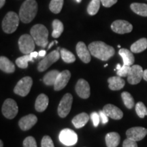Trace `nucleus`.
Here are the masks:
<instances>
[{
    "label": "nucleus",
    "mask_w": 147,
    "mask_h": 147,
    "mask_svg": "<svg viewBox=\"0 0 147 147\" xmlns=\"http://www.w3.org/2000/svg\"><path fill=\"white\" fill-rule=\"evenodd\" d=\"M121 67V65H120V64H117V69L118 70V69H119Z\"/></svg>",
    "instance_id": "obj_47"
},
{
    "label": "nucleus",
    "mask_w": 147,
    "mask_h": 147,
    "mask_svg": "<svg viewBox=\"0 0 147 147\" xmlns=\"http://www.w3.org/2000/svg\"><path fill=\"white\" fill-rule=\"evenodd\" d=\"M60 55L61 56L62 59L63 60V61H65V63H71L74 62L76 61V57H75L74 55L70 51H67L65 49H62L61 50Z\"/></svg>",
    "instance_id": "obj_30"
},
{
    "label": "nucleus",
    "mask_w": 147,
    "mask_h": 147,
    "mask_svg": "<svg viewBox=\"0 0 147 147\" xmlns=\"http://www.w3.org/2000/svg\"><path fill=\"white\" fill-rule=\"evenodd\" d=\"M71 77V73L69 70H63L61 71L57 78L54 84V89L55 91H60L65 87L68 83Z\"/></svg>",
    "instance_id": "obj_14"
},
{
    "label": "nucleus",
    "mask_w": 147,
    "mask_h": 147,
    "mask_svg": "<svg viewBox=\"0 0 147 147\" xmlns=\"http://www.w3.org/2000/svg\"><path fill=\"white\" fill-rule=\"evenodd\" d=\"M29 55H30V56L32 57V58H36L38 56V53H37V52H34H34L31 53L30 54H29Z\"/></svg>",
    "instance_id": "obj_43"
},
{
    "label": "nucleus",
    "mask_w": 147,
    "mask_h": 147,
    "mask_svg": "<svg viewBox=\"0 0 147 147\" xmlns=\"http://www.w3.org/2000/svg\"><path fill=\"white\" fill-rule=\"evenodd\" d=\"M33 84V80L31 77L25 76L20 80L14 87V92L16 95L25 97L29 94Z\"/></svg>",
    "instance_id": "obj_6"
},
{
    "label": "nucleus",
    "mask_w": 147,
    "mask_h": 147,
    "mask_svg": "<svg viewBox=\"0 0 147 147\" xmlns=\"http://www.w3.org/2000/svg\"><path fill=\"white\" fill-rule=\"evenodd\" d=\"M73 97L70 93H66L63 97L58 106V115L61 118H65L70 112Z\"/></svg>",
    "instance_id": "obj_8"
},
{
    "label": "nucleus",
    "mask_w": 147,
    "mask_h": 147,
    "mask_svg": "<svg viewBox=\"0 0 147 147\" xmlns=\"http://www.w3.org/2000/svg\"><path fill=\"white\" fill-rule=\"evenodd\" d=\"M35 42L32 36L24 34L18 40V46L21 53L25 55H29L34 52L35 49Z\"/></svg>",
    "instance_id": "obj_5"
},
{
    "label": "nucleus",
    "mask_w": 147,
    "mask_h": 147,
    "mask_svg": "<svg viewBox=\"0 0 147 147\" xmlns=\"http://www.w3.org/2000/svg\"><path fill=\"white\" fill-rule=\"evenodd\" d=\"M108 83H109L110 89L113 91H118L124 87L125 82V80L120 76H113L110 77L108 80Z\"/></svg>",
    "instance_id": "obj_19"
},
{
    "label": "nucleus",
    "mask_w": 147,
    "mask_h": 147,
    "mask_svg": "<svg viewBox=\"0 0 147 147\" xmlns=\"http://www.w3.org/2000/svg\"><path fill=\"white\" fill-rule=\"evenodd\" d=\"M147 134V129L141 127H136L129 129L126 132L127 137L128 139L131 140L140 141L146 136Z\"/></svg>",
    "instance_id": "obj_13"
},
{
    "label": "nucleus",
    "mask_w": 147,
    "mask_h": 147,
    "mask_svg": "<svg viewBox=\"0 0 147 147\" xmlns=\"http://www.w3.org/2000/svg\"><path fill=\"white\" fill-rule=\"evenodd\" d=\"M53 33L52 36L55 38H57L61 35L62 32H63V25L59 20L55 19L53 22Z\"/></svg>",
    "instance_id": "obj_28"
},
{
    "label": "nucleus",
    "mask_w": 147,
    "mask_h": 147,
    "mask_svg": "<svg viewBox=\"0 0 147 147\" xmlns=\"http://www.w3.org/2000/svg\"><path fill=\"white\" fill-rule=\"evenodd\" d=\"M147 49V39L146 38H141L134 42L131 46V51L134 53H139L142 52Z\"/></svg>",
    "instance_id": "obj_25"
},
{
    "label": "nucleus",
    "mask_w": 147,
    "mask_h": 147,
    "mask_svg": "<svg viewBox=\"0 0 147 147\" xmlns=\"http://www.w3.org/2000/svg\"><path fill=\"white\" fill-rule=\"evenodd\" d=\"M143 74H144V70L140 65H131L127 76L128 82L131 84H138L143 78Z\"/></svg>",
    "instance_id": "obj_11"
},
{
    "label": "nucleus",
    "mask_w": 147,
    "mask_h": 147,
    "mask_svg": "<svg viewBox=\"0 0 147 147\" xmlns=\"http://www.w3.org/2000/svg\"><path fill=\"white\" fill-rule=\"evenodd\" d=\"M130 69H131V66L124 65L121 66V67L117 70V75L120 77H127L129 72Z\"/></svg>",
    "instance_id": "obj_35"
},
{
    "label": "nucleus",
    "mask_w": 147,
    "mask_h": 147,
    "mask_svg": "<svg viewBox=\"0 0 147 147\" xmlns=\"http://www.w3.org/2000/svg\"><path fill=\"white\" fill-rule=\"evenodd\" d=\"M23 147H37L36 141L34 137L28 136L24 140Z\"/></svg>",
    "instance_id": "obj_36"
},
{
    "label": "nucleus",
    "mask_w": 147,
    "mask_h": 147,
    "mask_svg": "<svg viewBox=\"0 0 147 147\" xmlns=\"http://www.w3.org/2000/svg\"><path fill=\"white\" fill-rule=\"evenodd\" d=\"M49 105V97L45 94H40L37 97L36 104H35V108L38 112L42 113L45 111Z\"/></svg>",
    "instance_id": "obj_20"
},
{
    "label": "nucleus",
    "mask_w": 147,
    "mask_h": 147,
    "mask_svg": "<svg viewBox=\"0 0 147 147\" xmlns=\"http://www.w3.org/2000/svg\"><path fill=\"white\" fill-rule=\"evenodd\" d=\"M143 78H144L146 81H147V69H145V70H144V74H143Z\"/></svg>",
    "instance_id": "obj_44"
},
{
    "label": "nucleus",
    "mask_w": 147,
    "mask_h": 147,
    "mask_svg": "<svg viewBox=\"0 0 147 147\" xmlns=\"http://www.w3.org/2000/svg\"><path fill=\"white\" fill-rule=\"evenodd\" d=\"M76 1L78 3H80V2H81L82 0H76Z\"/></svg>",
    "instance_id": "obj_49"
},
{
    "label": "nucleus",
    "mask_w": 147,
    "mask_h": 147,
    "mask_svg": "<svg viewBox=\"0 0 147 147\" xmlns=\"http://www.w3.org/2000/svg\"><path fill=\"white\" fill-rule=\"evenodd\" d=\"M55 42H56V41H53V42H51V43L50 44V45H49V47H48V49H50L52 47L53 45H54V43H55Z\"/></svg>",
    "instance_id": "obj_46"
},
{
    "label": "nucleus",
    "mask_w": 147,
    "mask_h": 147,
    "mask_svg": "<svg viewBox=\"0 0 147 147\" xmlns=\"http://www.w3.org/2000/svg\"><path fill=\"white\" fill-rule=\"evenodd\" d=\"M119 54L122 57L124 65L129 66L133 65L135 59H134V55L132 54V52L126 49H121L119 51Z\"/></svg>",
    "instance_id": "obj_23"
},
{
    "label": "nucleus",
    "mask_w": 147,
    "mask_h": 147,
    "mask_svg": "<svg viewBox=\"0 0 147 147\" xmlns=\"http://www.w3.org/2000/svg\"><path fill=\"white\" fill-rule=\"evenodd\" d=\"M5 0H0V8H1L5 4Z\"/></svg>",
    "instance_id": "obj_45"
},
{
    "label": "nucleus",
    "mask_w": 147,
    "mask_h": 147,
    "mask_svg": "<svg viewBox=\"0 0 147 147\" xmlns=\"http://www.w3.org/2000/svg\"><path fill=\"white\" fill-rule=\"evenodd\" d=\"M60 57V54L57 50L53 51L49 54L46 55L45 58L38 64V69L39 71H44L49 68L53 63L57 61Z\"/></svg>",
    "instance_id": "obj_9"
},
{
    "label": "nucleus",
    "mask_w": 147,
    "mask_h": 147,
    "mask_svg": "<svg viewBox=\"0 0 147 147\" xmlns=\"http://www.w3.org/2000/svg\"><path fill=\"white\" fill-rule=\"evenodd\" d=\"M63 5V0H51L49 8L55 14H59L61 10Z\"/></svg>",
    "instance_id": "obj_33"
},
{
    "label": "nucleus",
    "mask_w": 147,
    "mask_h": 147,
    "mask_svg": "<svg viewBox=\"0 0 147 147\" xmlns=\"http://www.w3.org/2000/svg\"><path fill=\"white\" fill-rule=\"evenodd\" d=\"M123 147H138V144L136 141L127 138L124 140Z\"/></svg>",
    "instance_id": "obj_39"
},
{
    "label": "nucleus",
    "mask_w": 147,
    "mask_h": 147,
    "mask_svg": "<svg viewBox=\"0 0 147 147\" xmlns=\"http://www.w3.org/2000/svg\"><path fill=\"white\" fill-rule=\"evenodd\" d=\"M42 147H55L52 139L49 136H45L43 137L41 142Z\"/></svg>",
    "instance_id": "obj_37"
},
{
    "label": "nucleus",
    "mask_w": 147,
    "mask_h": 147,
    "mask_svg": "<svg viewBox=\"0 0 147 147\" xmlns=\"http://www.w3.org/2000/svg\"><path fill=\"white\" fill-rule=\"evenodd\" d=\"M59 140L66 146H73L78 141V136L76 132L70 129H64L59 134Z\"/></svg>",
    "instance_id": "obj_10"
},
{
    "label": "nucleus",
    "mask_w": 147,
    "mask_h": 147,
    "mask_svg": "<svg viewBox=\"0 0 147 147\" xmlns=\"http://www.w3.org/2000/svg\"><path fill=\"white\" fill-rule=\"evenodd\" d=\"M100 0H92L87 8V12L89 15L93 16L98 12L100 7Z\"/></svg>",
    "instance_id": "obj_32"
},
{
    "label": "nucleus",
    "mask_w": 147,
    "mask_h": 147,
    "mask_svg": "<svg viewBox=\"0 0 147 147\" xmlns=\"http://www.w3.org/2000/svg\"><path fill=\"white\" fill-rule=\"evenodd\" d=\"M30 33L31 36L37 45L42 48L47 47L49 32L45 25L37 24L32 27Z\"/></svg>",
    "instance_id": "obj_3"
},
{
    "label": "nucleus",
    "mask_w": 147,
    "mask_h": 147,
    "mask_svg": "<svg viewBox=\"0 0 147 147\" xmlns=\"http://www.w3.org/2000/svg\"><path fill=\"white\" fill-rule=\"evenodd\" d=\"M136 112L140 118H144L145 116L147 115V108L142 102H138L136 105Z\"/></svg>",
    "instance_id": "obj_34"
},
{
    "label": "nucleus",
    "mask_w": 147,
    "mask_h": 147,
    "mask_svg": "<svg viewBox=\"0 0 147 147\" xmlns=\"http://www.w3.org/2000/svg\"><path fill=\"white\" fill-rule=\"evenodd\" d=\"M91 55L99 59L107 61L115 55V51L113 47L107 45L101 41L93 42L88 47Z\"/></svg>",
    "instance_id": "obj_1"
},
{
    "label": "nucleus",
    "mask_w": 147,
    "mask_h": 147,
    "mask_svg": "<svg viewBox=\"0 0 147 147\" xmlns=\"http://www.w3.org/2000/svg\"><path fill=\"white\" fill-rule=\"evenodd\" d=\"M111 29L114 32L119 34H124L130 33L133 29L131 23L123 20H117L111 25Z\"/></svg>",
    "instance_id": "obj_12"
},
{
    "label": "nucleus",
    "mask_w": 147,
    "mask_h": 147,
    "mask_svg": "<svg viewBox=\"0 0 147 147\" xmlns=\"http://www.w3.org/2000/svg\"><path fill=\"white\" fill-rule=\"evenodd\" d=\"M3 142L1 140H0V147H3Z\"/></svg>",
    "instance_id": "obj_48"
},
{
    "label": "nucleus",
    "mask_w": 147,
    "mask_h": 147,
    "mask_svg": "<svg viewBox=\"0 0 147 147\" xmlns=\"http://www.w3.org/2000/svg\"><path fill=\"white\" fill-rule=\"evenodd\" d=\"M59 73V71L56 70V69L49 71L43 78V81L45 84L49 86H54L57 78Z\"/></svg>",
    "instance_id": "obj_26"
},
{
    "label": "nucleus",
    "mask_w": 147,
    "mask_h": 147,
    "mask_svg": "<svg viewBox=\"0 0 147 147\" xmlns=\"http://www.w3.org/2000/svg\"><path fill=\"white\" fill-rule=\"evenodd\" d=\"M89 120V116L85 113H82L76 115L72 119V123L77 129L82 127Z\"/></svg>",
    "instance_id": "obj_22"
},
{
    "label": "nucleus",
    "mask_w": 147,
    "mask_h": 147,
    "mask_svg": "<svg viewBox=\"0 0 147 147\" xmlns=\"http://www.w3.org/2000/svg\"><path fill=\"white\" fill-rule=\"evenodd\" d=\"M77 94L82 99H87L90 96V86L87 81L84 79H80L76 84Z\"/></svg>",
    "instance_id": "obj_15"
},
{
    "label": "nucleus",
    "mask_w": 147,
    "mask_h": 147,
    "mask_svg": "<svg viewBox=\"0 0 147 147\" xmlns=\"http://www.w3.org/2000/svg\"><path fill=\"white\" fill-rule=\"evenodd\" d=\"M107 66H108V64H106V65H104V67H107Z\"/></svg>",
    "instance_id": "obj_50"
},
{
    "label": "nucleus",
    "mask_w": 147,
    "mask_h": 147,
    "mask_svg": "<svg viewBox=\"0 0 147 147\" xmlns=\"http://www.w3.org/2000/svg\"><path fill=\"white\" fill-rule=\"evenodd\" d=\"M99 115H100V120L102 121V123L103 124H106L108 122V117L106 115L105 113L102 111L99 112Z\"/></svg>",
    "instance_id": "obj_41"
},
{
    "label": "nucleus",
    "mask_w": 147,
    "mask_h": 147,
    "mask_svg": "<svg viewBox=\"0 0 147 147\" xmlns=\"http://www.w3.org/2000/svg\"><path fill=\"white\" fill-rule=\"evenodd\" d=\"M100 1L102 5L106 8H110L117 2V0H100Z\"/></svg>",
    "instance_id": "obj_40"
},
{
    "label": "nucleus",
    "mask_w": 147,
    "mask_h": 147,
    "mask_svg": "<svg viewBox=\"0 0 147 147\" xmlns=\"http://www.w3.org/2000/svg\"><path fill=\"white\" fill-rule=\"evenodd\" d=\"M0 69L5 73H13L15 66L11 61L5 57H0Z\"/></svg>",
    "instance_id": "obj_21"
},
{
    "label": "nucleus",
    "mask_w": 147,
    "mask_h": 147,
    "mask_svg": "<svg viewBox=\"0 0 147 147\" xmlns=\"http://www.w3.org/2000/svg\"><path fill=\"white\" fill-rule=\"evenodd\" d=\"M103 112L108 117L115 120H119L123 117V113L118 107L113 104H107L103 108Z\"/></svg>",
    "instance_id": "obj_18"
},
{
    "label": "nucleus",
    "mask_w": 147,
    "mask_h": 147,
    "mask_svg": "<svg viewBox=\"0 0 147 147\" xmlns=\"http://www.w3.org/2000/svg\"><path fill=\"white\" fill-rule=\"evenodd\" d=\"M91 119L92 121H93V125L95 127L98 126L100 121V115L97 113H96V112H93V113H92L91 114Z\"/></svg>",
    "instance_id": "obj_38"
},
{
    "label": "nucleus",
    "mask_w": 147,
    "mask_h": 147,
    "mask_svg": "<svg viewBox=\"0 0 147 147\" xmlns=\"http://www.w3.org/2000/svg\"><path fill=\"white\" fill-rule=\"evenodd\" d=\"M76 53L78 57L84 63H88L91 61V53L85 44L82 42H79L76 45Z\"/></svg>",
    "instance_id": "obj_16"
},
{
    "label": "nucleus",
    "mask_w": 147,
    "mask_h": 147,
    "mask_svg": "<svg viewBox=\"0 0 147 147\" xmlns=\"http://www.w3.org/2000/svg\"><path fill=\"white\" fill-rule=\"evenodd\" d=\"M38 12V3L35 0H26L22 4L19 10L20 20L24 23L33 21Z\"/></svg>",
    "instance_id": "obj_2"
},
{
    "label": "nucleus",
    "mask_w": 147,
    "mask_h": 147,
    "mask_svg": "<svg viewBox=\"0 0 147 147\" xmlns=\"http://www.w3.org/2000/svg\"><path fill=\"white\" fill-rule=\"evenodd\" d=\"M46 51L42 50L40 51L39 53H38V56L39 57H45L46 56Z\"/></svg>",
    "instance_id": "obj_42"
},
{
    "label": "nucleus",
    "mask_w": 147,
    "mask_h": 147,
    "mask_svg": "<svg viewBox=\"0 0 147 147\" xmlns=\"http://www.w3.org/2000/svg\"><path fill=\"white\" fill-rule=\"evenodd\" d=\"M29 61H34L33 58L30 56V55H25L16 60V64L20 68L25 69L28 67Z\"/></svg>",
    "instance_id": "obj_29"
},
{
    "label": "nucleus",
    "mask_w": 147,
    "mask_h": 147,
    "mask_svg": "<svg viewBox=\"0 0 147 147\" xmlns=\"http://www.w3.org/2000/svg\"><path fill=\"white\" fill-rule=\"evenodd\" d=\"M20 18L18 14L14 12H9L3 18L2 29L6 34H12L17 29L19 25Z\"/></svg>",
    "instance_id": "obj_4"
},
{
    "label": "nucleus",
    "mask_w": 147,
    "mask_h": 147,
    "mask_svg": "<svg viewBox=\"0 0 147 147\" xmlns=\"http://www.w3.org/2000/svg\"><path fill=\"white\" fill-rule=\"evenodd\" d=\"M120 136L117 132H110L106 134V143L108 147H117L120 142Z\"/></svg>",
    "instance_id": "obj_24"
},
{
    "label": "nucleus",
    "mask_w": 147,
    "mask_h": 147,
    "mask_svg": "<svg viewBox=\"0 0 147 147\" xmlns=\"http://www.w3.org/2000/svg\"><path fill=\"white\" fill-rule=\"evenodd\" d=\"M131 9L136 14L142 16H147V4L140 3H133Z\"/></svg>",
    "instance_id": "obj_27"
},
{
    "label": "nucleus",
    "mask_w": 147,
    "mask_h": 147,
    "mask_svg": "<svg viewBox=\"0 0 147 147\" xmlns=\"http://www.w3.org/2000/svg\"><path fill=\"white\" fill-rule=\"evenodd\" d=\"M121 97H122V100L123 101L125 106L128 109H131L134 107V104H135L134 103V100L132 95L129 93L127 91L123 92L122 94H121Z\"/></svg>",
    "instance_id": "obj_31"
},
{
    "label": "nucleus",
    "mask_w": 147,
    "mask_h": 147,
    "mask_svg": "<svg viewBox=\"0 0 147 147\" xmlns=\"http://www.w3.org/2000/svg\"><path fill=\"white\" fill-rule=\"evenodd\" d=\"M37 121H38V118H37L36 116L33 115V114H30V115L23 117V118L20 119L18 125H19L20 128L22 130L27 131L35 125Z\"/></svg>",
    "instance_id": "obj_17"
},
{
    "label": "nucleus",
    "mask_w": 147,
    "mask_h": 147,
    "mask_svg": "<svg viewBox=\"0 0 147 147\" xmlns=\"http://www.w3.org/2000/svg\"><path fill=\"white\" fill-rule=\"evenodd\" d=\"M1 111L3 116L7 119H14L18 112L17 104L12 99H7L3 103Z\"/></svg>",
    "instance_id": "obj_7"
}]
</instances>
